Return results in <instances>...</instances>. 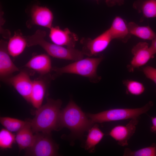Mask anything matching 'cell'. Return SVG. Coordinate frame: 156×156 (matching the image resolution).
Returning <instances> with one entry per match:
<instances>
[{"mask_svg":"<svg viewBox=\"0 0 156 156\" xmlns=\"http://www.w3.org/2000/svg\"><path fill=\"white\" fill-rule=\"evenodd\" d=\"M62 104L60 99H47L46 103L37 109L34 117L29 120L33 132L50 133L60 128Z\"/></svg>","mask_w":156,"mask_h":156,"instance_id":"obj_1","label":"cell"},{"mask_svg":"<svg viewBox=\"0 0 156 156\" xmlns=\"http://www.w3.org/2000/svg\"><path fill=\"white\" fill-rule=\"evenodd\" d=\"M88 117L72 100L61 111L60 117V128L69 129L73 135L80 137L89 130L93 123Z\"/></svg>","mask_w":156,"mask_h":156,"instance_id":"obj_2","label":"cell"},{"mask_svg":"<svg viewBox=\"0 0 156 156\" xmlns=\"http://www.w3.org/2000/svg\"><path fill=\"white\" fill-rule=\"evenodd\" d=\"M46 34L45 31L38 29L33 35L27 36V46L39 45L49 55L57 58L75 61L83 59L84 55L81 51L50 43L44 39Z\"/></svg>","mask_w":156,"mask_h":156,"instance_id":"obj_3","label":"cell"},{"mask_svg":"<svg viewBox=\"0 0 156 156\" xmlns=\"http://www.w3.org/2000/svg\"><path fill=\"white\" fill-rule=\"evenodd\" d=\"M103 59L102 56L96 58L82 59L63 67H53L52 70L59 74L69 73L79 75L87 77L91 82L97 83L101 79V77L97 74V68Z\"/></svg>","mask_w":156,"mask_h":156,"instance_id":"obj_4","label":"cell"},{"mask_svg":"<svg viewBox=\"0 0 156 156\" xmlns=\"http://www.w3.org/2000/svg\"><path fill=\"white\" fill-rule=\"evenodd\" d=\"M153 104V102L149 101L140 108L112 109L95 114H87L86 115L93 124L131 119L140 118L141 115L149 110Z\"/></svg>","mask_w":156,"mask_h":156,"instance_id":"obj_5","label":"cell"},{"mask_svg":"<svg viewBox=\"0 0 156 156\" xmlns=\"http://www.w3.org/2000/svg\"><path fill=\"white\" fill-rule=\"evenodd\" d=\"M32 145L26 149L25 155L31 156H53L57 155V146L50 133H35Z\"/></svg>","mask_w":156,"mask_h":156,"instance_id":"obj_6","label":"cell"},{"mask_svg":"<svg viewBox=\"0 0 156 156\" xmlns=\"http://www.w3.org/2000/svg\"><path fill=\"white\" fill-rule=\"evenodd\" d=\"M112 40L108 29L94 39L83 38L80 41L82 51L88 57L96 55L104 50Z\"/></svg>","mask_w":156,"mask_h":156,"instance_id":"obj_7","label":"cell"},{"mask_svg":"<svg viewBox=\"0 0 156 156\" xmlns=\"http://www.w3.org/2000/svg\"><path fill=\"white\" fill-rule=\"evenodd\" d=\"M133 57L129 64L127 66L128 71L133 72L135 69L145 65L151 59L154 57V54L146 42H140L132 48Z\"/></svg>","mask_w":156,"mask_h":156,"instance_id":"obj_8","label":"cell"},{"mask_svg":"<svg viewBox=\"0 0 156 156\" xmlns=\"http://www.w3.org/2000/svg\"><path fill=\"white\" fill-rule=\"evenodd\" d=\"M140 118L131 119L125 125H118L113 127L108 135L117 142L122 146L128 145V141L135 132Z\"/></svg>","mask_w":156,"mask_h":156,"instance_id":"obj_9","label":"cell"},{"mask_svg":"<svg viewBox=\"0 0 156 156\" xmlns=\"http://www.w3.org/2000/svg\"><path fill=\"white\" fill-rule=\"evenodd\" d=\"M5 80L10 83L27 102H30L33 81L26 72L22 71Z\"/></svg>","mask_w":156,"mask_h":156,"instance_id":"obj_10","label":"cell"},{"mask_svg":"<svg viewBox=\"0 0 156 156\" xmlns=\"http://www.w3.org/2000/svg\"><path fill=\"white\" fill-rule=\"evenodd\" d=\"M49 37L53 43L70 48H75L78 40V36L66 28L63 29L59 26H52L50 29Z\"/></svg>","mask_w":156,"mask_h":156,"instance_id":"obj_11","label":"cell"},{"mask_svg":"<svg viewBox=\"0 0 156 156\" xmlns=\"http://www.w3.org/2000/svg\"><path fill=\"white\" fill-rule=\"evenodd\" d=\"M7 45L5 41H0V76L1 79L4 80L9 77L13 73L19 70L10 58Z\"/></svg>","mask_w":156,"mask_h":156,"instance_id":"obj_12","label":"cell"},{"mask_svg":"<svg viewBox=\"0 0 156 156\" xmlns=\"http://www.w3.org/2000/svg\"><path fill=\"white\" fill-rule=\"evenodd\" d=\"M31 21L35 25L50 29L52 26L53 13L48 8L34 5L31 10Z\"/></svg>","mask_w":156,"mask_h":156,"instance_id":"obj_13","label":"cell"},{"mask_svg":"<svg viewBox=\"0 0 156 156\" xmlns=\"http://www.w3.org/2000/svg\"><path fill=\"white\" fill-rule=\"evenodd\" d=\"M108 30L112 40L118 39L124 43L127 42L131 35L127 24L123 19L118 16L114 18Z\"/></svg>","mask_w":156,"mask_h":156,"instance_id":"obj_14","label":"cell"},{"mask_svg":"<svg viewBox=\"0 0 156 156\" xmlns=\"http://www.w3.org/2000/svg\"><path fill=\"white\" fill-rule=\"evenodd\" d=\"M25 66L42 75L49 73L52 68L51 59L46 54H41L33 56Z\"/></svg>","mask_w":156,"mask_h":156,"instance_id":"obj_15","label":"cell"},{"mask_svg":"<svg viewBox=\"0 0 156 156\" xmlns=\"http://www.w3.org/2000/svg\"><path fill=\"white\" fill-rule=\"evenodd\" d=\"M33 133L29 120H27L25 125L16 133V142L20 151L26 149L32 145L35 138Z\"/></svg>","mask_w":156,"mask_h":156,"instance_id":"obj_16","label":"cell"},{"mask_svg":"<svg viewBox=\"0 0 156 156\" xmlns=\"http://www.w3.org/2000/svg\"><path fill=\"white\" fill-rule=\"evenodd\" d=\"M27 46L26 38L20 31H17L15 32L13 36L10 38L7 45V49L9 55L14 57L21 54Z\"/></svg>","mask_w":156,"mask_h":156,"instance_id":"obj_17","label":"cell"},{"mask_svg":"<svg viewBox=\"0 0 156 156\" xmlns=\"http://www.w3.org/2000/svg\"><path fill=\"white\" fill-rule=\"evenodd\" d=\"M46 85L41 80L33 81L30 102L33 106L38 109L41 106L46 91Z\"/></svg>","mask_w":156,"mask_h":156,"instance_id":"obj_18","label":"cell"},{"mask_svg":"<svg viewBox=\"0 0 156 156\" xmlns=\"http://www.w3.org/2000/svg\"><path fill=\"white\" fill-rule=\"evenodd\" d=\"M127 25L131 35L144 40H152L156 38V33L148 26H140L133 22H130Z\"/></svg>","mask_w":156,"mask_h":156,"instance_id":"obj_19","label":"cell"},{"mask_svg":"<svg viewBox=\"0 0 156 156\" xmlns=\"http://www.w3.org/2000/svg\"><path fill=\"white\" fill-rule=\"evenodd\" d=\"M97 125H95L88 130L85 146V149L87 151L91 152L93 151L105 135Z\"/></svg>","mask_w":156,"mask_h":156,"instance_id":"obj_20","label":"cell"},{"mask_svg":"<svg viewBox=\"0 0 156 156\" xmlns=\"http://www.w3.org/2000/svg\"><path fill=\"white\" fill-rule=\"evenodd\" d=\"M133 7L146 18L156 17V0H137Z\"/></svg>","mask_w":156,"mask_h":156,"instance_id":"obj_21","label":"cell"},{"mask_svg":"<svg viewBox=\"0 0 156 156\" xmlns=\"http://www.w3.org/2000/svg\"><path fill=\"white\" fill-rule=\"evenodd\" d=\"M0 122L8 130L12 132L17 133L25 125L27 121H24L8 117H1Z\"/></svg>","mask_w":156,"mask_h":156,"instance_id":"obj_22","label":"cell"},{"mask_svg":"<svg viewBox=\"0 0 156 156\" xmlns=\"http://www.w3.org/2000/svg\"><path fill=\"white\" fill-rule=\"evenodd\" d=\"M122 82L126 87L127 94L139 96L143 93L145 90L144 85L139 81L126 79L123 80Z\"/></svg>","mask_w":156,"mask_h":156,"instance_id":"obj_23","label":"cell"},{"mask_svg":"<svg viewBox=\"0 0 156 156\" xmlns=\"http://www.w3.org/2000/svg\"><path fill=\"white\" fill-rule=\"evenodd\" d=\"M124 156H156V144L153 143L151 146L139 150L132 151L129 148L125 149Z\"/></svg>","mask_w":156,"mask_h":156,"instance_id":"obj_24","label":"cell"},{"mask_svg":"<svg viewBox=\"0 0 156 156\" xmlns=\"http://www.w3.org/2000/svg\"><path fill=\"white\" fill-rule=\"evenodd\" d=\"M16 141V135L6 129L0 131V147L1 149L10 148Z\"/></svg>","mask_w":156,"mask_h":156,"instance_id":"obj_25","label":"cell"},{"mask_svg":"<svg viewBox=\"0 0 156 156\" xmlns=\"http://www.w3.org/2000/svg\"><path fill=\"white\" fill-rule=\"evenodd\" d=\"M142 71L146 77L152 81L156 84V68L147 66L143 68Z\"/></svg>","mask_w":156,"mask_h":156,"instance_id":"obj_26","label":"cell"},{"mask_svg":"<svg viewBox=\"0 0 156 156\" xmlns=\"http://www.w3.org/2000/svg\"><path fill=\"white\" fill-rule=\"evenodd\" d=\"M107 5L112 7L116 5H121L124 3V0H105Z\"/></svg>","mask_w":156,"mask_h":156,"instance_id":"obj_27","label":"cell"},{"mask_svg":"<svg viewBox=\"0 0 156 156\" xmlns=\"http://www.w3.org/2000/svg\"><path fill=\"white\" fill-rule=\"evenodd\" d=\"M152 125L150 129L151 132L156 133V116L151 117Z\"/></svg>","mask_w":156,"mask_h":156,"instance_id":"obj_28","label":"cell"},{"mask_svg":"<svg viewBox=\"0 0 156 156\" xmlns=\"http://www.w3.org/2000/svg\"><path fill=\"white\" fill-rule=\"evenodd\" d=\"M150 48L153 51V53L155 54L156 53V38L152 40Z\"/></svg>","mask_w":156,"mask_h":156,"instance_id":"obj_29","label":"cell"}]
</instances>
